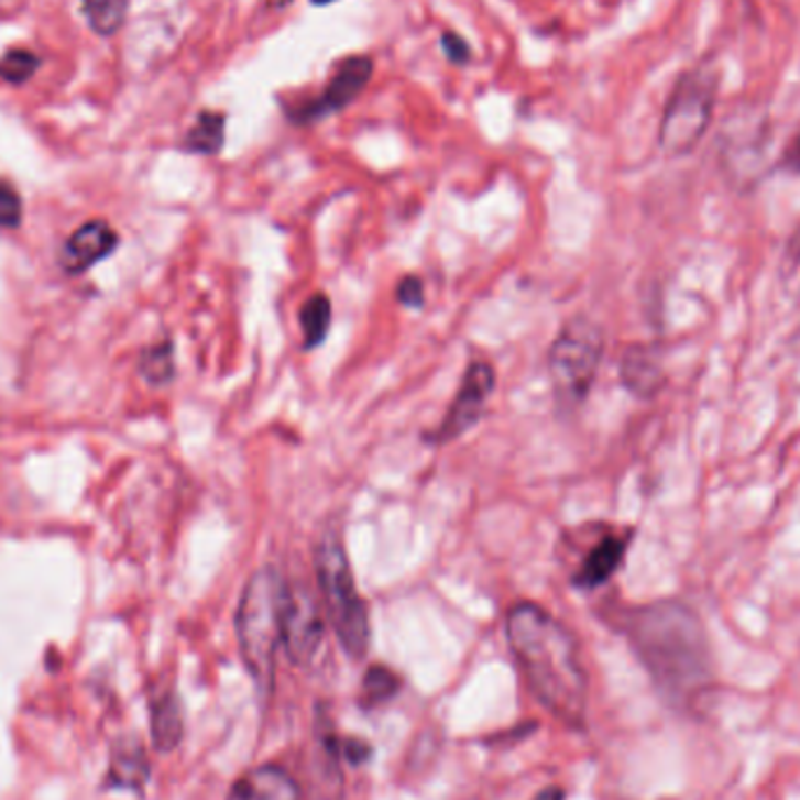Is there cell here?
<instances>
[{
    "instance_id": "cell-1",
    "label": "cell",
    "mask_w": 800,
    "mask_h": 800,
    "mask_svg": "<svg viewBox=\"0 0 800 800\" xmlns=\"http://www.w3.org/2000/svg\"><path fill=\"white\" fill-rule=\"evenodd\" d=\"M506 635L534 698L571 728H583L588 677L579 644L546 609L519 602L508 611Z\"/></svg>"
},
{
    "instance_id": "cell-2",
    "label": "cell",
    "mask_w": 800,
    "mask_h": 800,
    "mask_svg": "<svg viewBox=\"0 0 800 800\" xmlns=\"http://www.w3.org/2000/svg\"><path fill=\"white\" fill-rule=\"evenodd\" d=\"M627 637L658 691L691 706L712 683V650L698 613L681 602H656L629 613Z\"/></svg>"
},
{
    "instance_id": "cell-3",
    "label": "cell",
    "mask_w": 800,
    "mask_h": 800,
    "mask_svg": "<svg viewBox=\"0 0 800 800\" xmlns=\"http://www.w3.org/2000/svg\"><path fill=\"white\" fill-rule=\"evenodd\" d=\"M284 592L286 581L276 569H257L237 606L234 627L239 654L260 695L274 688L276 650L284 644Z\"/></svg>"
},
{
    "instance_id": "cell-4",
    "label": "cell",
    "mask_w": 800,
    "mask_h": 800,
    "mask_svg": "<svg viewBox=\"0 0 800 800\" xmlns=\"http://www.w3.org/2000/svg\"><path fill=\"white\" fill-rule=\"evenodd\" d=\"M314 571L321 590L324 613L344 654L353 660L365 658L372 639L370 613L353 581L349 557L338 534H324L314 550Z\"/></svg>"
},
{
    "instance_id": "cell-5",
    "label": "cell",
    "mask_w": 800,
    "mask_h": 800,
    "mask_svg": "<svg viewBox=\"0 0 800 800\" xmlns=\"http://www.w3.org/2000/svg\"><path fill=\"white\" fill-rule=\"evenodd\" d=\"M604 353V332L590 319H571L548 353L555 398L565 407H579L592 388Z\"/></svg>"
},
{
    "instance_id": "cell-6",
    "label": "cell",
    "mask_w": 800,
    "mask_h": 800,
    "mask_svg": "<svg viewBox=\"0 0 800 800\" xmlns=\"http://www.w3.org/2000/svg\"><path fill=\"white\" fill-rule=\"evenodd\" d=\"M714 76L693 70L679 80L667 103L660 145L669 155L691 153L706 132L714 106Z\"/></svg>"
},
{
    "instance_id": "cell-7",
    "label": "cell",
    "mask_w": 800,
    "mask_h": 800,
    "mask_svg": "<svg viewBox=\"0 0 800 800\" xmlns=\"http://www.w3.org/2000/svg\"><path fill=\"white\" fill-rule=\"evenodd\" d=\"M326 613L305 585L286 583L284 592V648L295 667H307L321 650Z\"/></svg>"
},
{
    "instance_id": "cell-8",
    "label": "cell",
    "mask_w": 800,
    "mask_h": 800,
    "mask_svg": "<svg viewBox=\"0 0 800 800\" xmlns=\"http://www.w3.org/2000/svg\"><path fill=\"white\" fill-rule=\"evenodd\" d=\"M496 386L494 368L485 361H473L467 372H463L461 386L450 405L448 415L442 417L440 426L429 434V442L434 445H448L459 440L463 434L471 431L473 426L482 419V413L487 407V398Z\"/></svg>"
},
{
    "instance_id": "cell-9",
    "label": "cell",
    "mask_w": 800,
    "mask_h": 800,
    "mask_svg": "<svg viewBox=\"0 0 800 800\" xmlns=\"http://www.w3.org/2000/svg\"><path fill=\"white\" fill-rule=\"evenodd\" d=\"M118 244L120 237L106 220H87L85 226H80L66 239L59 255V265L66 274H85L108 255H113Z\"/></svg>"
},
{
    "instance_id": "cell-10",
    "label": "cell",
    "mask_w": 800,
    "mask_h": 800,
    "mask_svg": "<svg viewBox=\"0 0 800 800\" xmlns=\"http://www.w3.org/2000/svg\"><path fill=\"white\" fill-rule=\"evenodd\" d=\"M372 70H375V64H372V59L365 57V54H357V57L344 59L338 66V70L332 73V78L326 85L321 101L314 103V108L305 118L338 113V110L357 101L361 97V91L368 87V83L372 78Z\"/></svg>"
},
{
    "instance_id": "cell-11",
    "label": "cell",
    "mask_w": 800,
    "mask_h": 800,
    "mask_svg": "<svg viewBox=\"0 0 800 800\" xmlns=\"http://www.w3.org/2000/svg\"><path fill=\"white\" fill-rule=\"evenodd\" d=\"M629 541H632V531L604 534L600 541L588 550L579 571L573 573L571 583L581 590H594V588L604 585L606 581H611V576L621 569L623 560H625Z\"/></svg>"
},
{
    "instance_id": "cell-12",
    "label": "cell",
    "mask_w": 800,
    "mask_h": 800,
    "mask_svg": "<svg viewBox=\"0 0 800 800\" xmlns=\"http://www.w3.org/2000/svg\"><path fill=\"white\" fill-rule=\"evenodd\" d=\"M147 779H151V763H147L143 744L136 737L118 742L113 756H110L103 787L116 791L143 793Z\"/></svg>"
},
{
    "instance_id": "cell-13",
    "label": "cell",
    "mask_w": 800,
    "mask_h": 800,
    "mask_svg": "<svg viewBox=\"0 0 800 800\" xmlns=\"http://www.w3.org/2000/svg\"><path fill=\"white\" fill-rule=\"evenodd\" d=\"M226 800H300V789L284 768L260 766L241 775Z\"/></svg>"
},
{
    "instance_id": "cell-14",
    "label": "cell",
    "mask_w": 800,
    "mask_h": 800,
    "mask_svg": "<svg viewBox=\"0 0 800 800\" xmlns=\"http://www.w3.org/2000/svg\"><path fill=\"white\" fill-rule=\"evenodd\" d=\"M621 380L629 394L639 398H654L665 386V370L654 349L635 344L623 353Z\"/></svg>"
},
{
    "instance_id": "cell-15",
    "label": "cell",
    "mask_w": 800,
    "mask_h": 800,
    "mask_svg": "<svg viewBox=\"0 0 800 800\" xmlns=\"http://www.w3.org/2000/svg\"><path fill=\"white\" fill-rule=\"evenodd\" d=\"M183 706L176 693H164L151 704V737L160 754L174 752L183 739Z\"/></svg>"
},
{
    "instance_id": "cell-16",
    "label": "cell",
    "mask_w": 800,
    "mask_h": 800,
    "mask_svg": "<svg viewBox=\"0 0 800 800\" xmlns=\"http://www.w3.org/2000/svg\"><path fill=\"white\" fill-rule=\"evenodd\" d=\"M226 143V118L220 113H201L185 136V151L197 155H218Z\"/></svg>"
},
{
    "instance_id": "cell-17",
    "label": "cell",
    "mask_w": 800,
    "mask_h": 800,
    "mask_svg": "<svg viewBox=\"0 0 800 800\" xmlns=\"http://www.w3.org/2000/svg\"><path fill=\"white\" fill-rule=\"evenodd\" d=\"M330 319H332L330 297L324 293H314L300 309V328H303L305 349H316L326 340Z\"/></svg>"
},
{
    "instance_id": "cell-18",
    "label": "cell",
    "mask_w": 800,
    "mask_h": 800,
    "mask_svg": "<svg viewBox=\"0 0 800 800\" xmlns=\"http://www.w3.org/2000/svg\"><path fill=\"white\" fill-rule=\"evenodd\" d=\"M139 372H141V377L147 384H153V386L169 384L174 380V375H176L174 342L172 340H162L155 347H147L141 353Z\"/></svg>"
},
{
    "instance_id": "cell-19",
    "label": "cell",
    "mask_w": 800,
    "mask_h": 800,
    "mask_svg": "<svg viewBox=\"0 0 800 800\" xmlns=\"http://www.w3.org/2000/svg\"><path fill=\"white\" fill-rule=\"evenodd\" d=\"M398 691H401L398 675L391 672L384 665H372L368 667L361 683V704L365 710H372V706H380L391 698H396Z\"/></svg>"
},
{
    "instance_id": "cell-20",
    "label": "cell",
    "mask_w": 800,
    "mask_h": 800,
    "mask_svg": "<svg viewBox=\"0 0 800 800\" xmlns=\"http://www.w3.org/2000/svg\"><path fill=\"white\" fill-rule=\"evenodd\" d=\"M83 10L91 31L108 39L124 24L129 0H83Z\"/></svg>"
},
{
    "instance_id": "cell-21",
    "label": "cell",
    "mask_w": 800,
    "mask_h": 800,
    "mask_svg": "<svg viewBox=\"0 0 800 800\" xmlns=\"http://www.w3.org/2000/svg\"><path fill=\"white\" fill-rule=\"evenodd\" d=\"M41 59L29 50H10L3 59H0V78L12 85H24L33 78L39 70Z\"/></svg>"
},
{
    "instance_id": "cell-22",
    "label": "cell",
    "mask_w": 800,
    "mask_h": 800,
    "mask_svg": "<svg viewBox=\"0 0 800 800\" xmlns=\"http://www.w3.org/2000/svg\"><path fill=\"white\" fill-rule=\"evenodd\" d=\"M24 204L8 180L0 178V230H17L22 226Z\"/></svg>"
},
{
    "instance_id": "cell-23",
    "label": "cell",
    "mask_w": 800,
    "mask_h": 800,
    "mask_svg": "<svg viewBox=\"0 0 800 800\" xmlns=\"http://www.w3.org/2000/svg\"><path fill=\"white\" fill-rule=\"evenodd\" d=\"M396 297H398V303L403 307L421 309V305H424V284H421V278L419 276H413V274L403 276L398 288H396Z\"/></svg>"
},
{
    "instance_id": "cell-24",
    "label": "cell",
    "mask_w": 800,
    "mask_h": 800,
    "mask_svg": "<svg viewBox=\"0 0 800 800\" xmlns=\"http://www.w3.org/2000/svg\"><path fill=\"white\" fill-rule=\"evenodd\" d=\"M440 45H442V52L448 54V59L452 64H459L461 66V64H469L471 62V45L467 41H463L461 35H457V33H445Z\"/></svg>"
},
{
    "instance_id": "cell-25",
    "label": "cell",
    "mask_w": 800,
    "mask_h": 800,
    "mask_svg": "<svg viewBox=\"0 0 800 800\" xmlns=\"http://www.w3.org/2000/svg\"><path fill=\"white\" fill-rule=\"evenodd\" d=\"M787 255L793 260V263H800V226L798 230L791 234L789 246H787Z\"/></svg>"
},
{
    "instance_id": "cell-26",
    "label": "cell",
    "mask_w": 800,
    "mask_h": 800,
    "mask_svg": "<svg viewBox=\"0 0 800 800\" xmlns=\"http://www.w3.org/2000/svg\"><path fill=\"white\" fill-rule=\"evenodd\" d=\"M534 800H565V791L560 787H548L544 791H538Z\"/></svg>"
},
{
    "instance_id": "cell-27",
    "label": "cell",
    "mask_w": 800,
    "mask_h": 800,
    "mask_svg": "<svg viewBox=\"0 0 800 800\" xmlns=\"http://www.w3.org/2000/svg\"><path fill=\"white\" fill-rule=\"evenodd\" d=\"M311 3L314 6H330V3H335V0H311Z\"/></svg>"
},
{
    "instance_id": "cell-28",
    "label": "cell",
    "mask_w": 800,
    "mask_h": 800,
    "mask_svg": "<svg viewBox=\"0 0 800 800\" xmlns=\"http://www.w3.org/2000/svg\"><path fill=\"white\" fill-rule=\"evenodd\" d=\"M796 160V169H800V155L798 157H793Z\"/></svg>"
}]
</instances>
